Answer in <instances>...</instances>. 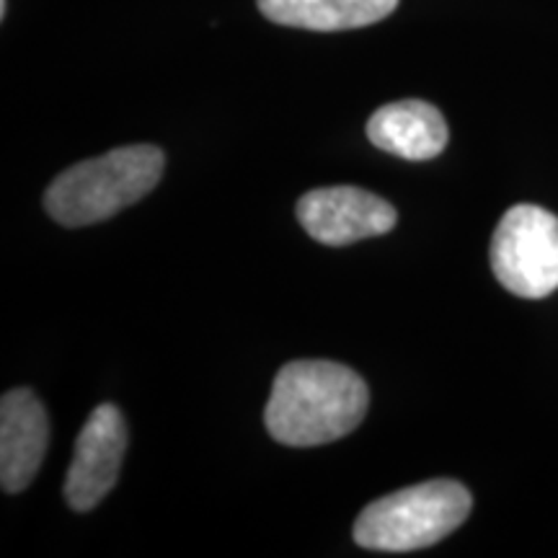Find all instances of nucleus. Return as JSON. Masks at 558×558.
<instances>
[{
    "instance_id": "f257e3e1",
    "label": "nucleus",
    "mask_w": 558,
    "mask_h": 558,
    "mask_svg": "<svg viewBox=\"0 0 558 558\" xmlns=\"http://www.w3.org/2000/svg\"><path fill=\"white\" fill-rule=\"evenodd\" d=\"M369 407L367 383L329 360H295L277 373L264 422L288 448H316L347 437Z\"/></svg>"
},
{
    "instance_id": "f03ea898",
    "label": "nucleus",
    "mask_w": 558,
    "mask_h": 558,
    "mask_svg": "<svg viewBox=\"0 0 558 558\" xmlns=\"http://www.w3.org/2000/svg\"><path fill=\"white\" fill-rule=\"evenodd\" d=\"M163 169V150L156 145L109 150L62 171L45 194V207L65 228L94 226L148 197Z\"/></svg>"
},
{
    "instance_id": "7ed1b4c3",
    "label": "nucleus",
    "mask_w": 558,
    "mask_h": 558,
    "mask_svg": "<svg viewBox=\"0 0 558 558\" xmlns=\"http://www.w3.org/2000/svg\"><path fill=\"white\" fill-rule=\"evenodd\" d=\"M471 507V492L458 481L437 478L401 488L362 509L354 543L386 554L429 548L456 533L469 520Z\"/></svg>"
},
{
    "instance_id": "20e7f679",
    "label": "nucleus",
    "mask_w": 558,
    "mask_h": 558,
    "mask_svg": "<svg viewBox=\"0 0 558 558\" xmlns=\"http://www.w3.org/2000/svg\"><path fill=\"white\" fill-rule=\"evenodd\" d=\"M499 284L518 298L541 300L558 290V218L538 205H514L488 248Z\"/></svg>"
},
{
    "instance_id": "39448f33",
    "label": "nucleus",
    "mask_w": 558,
    "mask_h": 558,
    "mask_svg": "<svg viewBox=\"0 0 558 558\" xmlns=\"http://www.w3.org/2000/svg\"><path fill=\"white\" fill-rule=\"evenodd\" d=\"M298 220L313 241L324 246H349L396 228V207L378 194L357 186H326L303 194Z\"/></svg>"
},
{
    "instance_id": "423d86ee",
    "label": "nucleus",
    "mask_w": 558,
    "mask_h": 558,
    "mask_svg": "<svg viewBox=\"0 0 558 558\" xmlns=\"http://www.w3.org/2000/svg\"><path fill=\"white\" fill-rule=\"evenodd\" d=\"M128 450V424L114 403H101L83 424L65 476V499L75 512H88L114 488Z\"/></svg>"
},
{
    "instance_id": "0eeeda50",
    "label": "nucleus",
    "mask_w": 558,
    "mask_h": 558,
    "mask_svg": "<svg viewBox=\"0 0 558 558\" xmlns=\"http://www.w3.org/2000/svg\"><path fill=\"white\" fill-rule=\"evenodd\" d=\"M50 445V418L29 388H13L0 401V486L19 494L37 478Z\"/></svg>"
},
{
    "instance_id": "6e6552de",
    "label": "nucleus",
    "mask_w": 558,
    "mask_h": 558,
    "mask_svg": "<svg viewBox=\"0 0 558 558\" xmlns=\"http://www.w3.org/2000/svg\"><path fill=\"white\" fill-rule=\"evenodd\" d=\"M367 137L375 148L403 160H432L448 148L450 130L437 107L407 99L386 104L369 117Z\"/></svg>"
},
{
    "instance_id": "1a4fd4ad",
    "label": "nucleus",
    "mask_w": 558,
    "mask_h": 558,
    "mask_svg": "<svg viewBox=\"0 0 558 558\" xmlns=\"http://www.w3.org/2000/svg\"><path fill=\"white\" fill-rule=\"evenodd\" d=\"M269 21L311 32H347L378 24L399 0H256Z\"/></svg>"
},
{
    "instance_id": "9d476101",
    "label": "nucleus",
    "mask_w": 558,
    "mask_h": 558,
    "mask_svg": "<svg viewBox=\"0 0 558 558\" xmlns=\"http://www.w3.org/2000/svg\"><path fill=\"white\" fill-rule=\"evenodd\" d=\"M5 13H9V0H0V19H5Z\"/></svg>"
}]
</instances>
